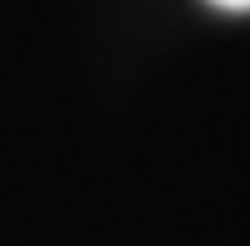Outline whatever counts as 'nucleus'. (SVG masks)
I'll list each match as a JSON object with an SVG mask.
<instances>
[{
	"instance_id": "1",
	"label": "nucleus",
	"mask_w": 250,
	"mask_h": 246,
	"mask_svg": "<svg viewBox=\"0 0 250 246\" xmlns=\"http://www.w3.org/2000/svg\"><path fill=\"white\" fill-rule=\"evenodd\" d=\"M215 4H224V9H250V0H215Z\"/></svg>"
}]
</instances>
